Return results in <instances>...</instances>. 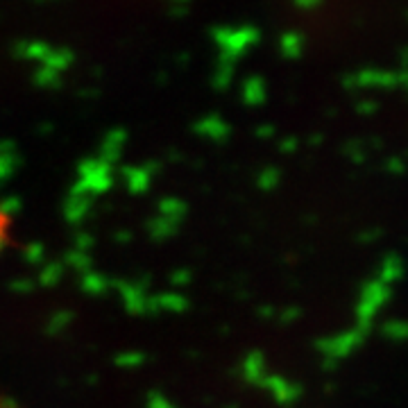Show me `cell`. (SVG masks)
<instances>
[{"label": "cell", "mask_w": 408, "mask_h": 408, "mask_svg": "<svg viewBox=\"0 0 408 408\" xmlns=\"http://www.w3.org/2000/svg\"><path fill=\"white\" fill-rule=\"evenodd\" d=\"M0 408H5V406H3V404H0Z\"/></svg>", "instance_id": "1"}]
</instances>
